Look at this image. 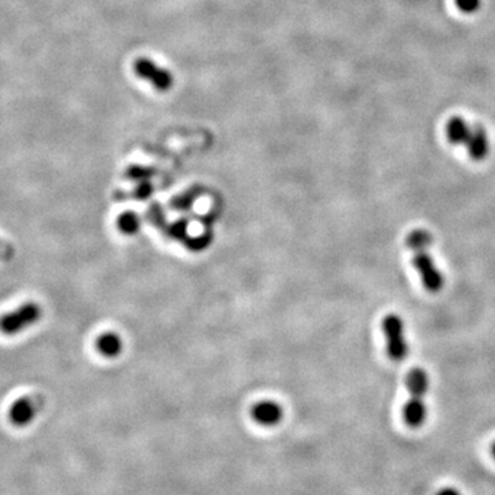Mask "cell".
Here are the masks:
<instances>
[{"label": "cell", "instance_id": "1", "mask_svg": "<svg viewBox=\"0 0 495 495\" xmlns=\"http://www.w3.org/2000/svg\"><path fill=\"white\" fill-rule=\"evenodd\" d=\"M406 244L414 252V267L418 271L425 289L432 293L439 292L443 288L444 278L428 253V248L432 245L430 232L423 229L413 230L407 235Z\"/></svg>", "mask_w": 495, "mask_h": 495}, {"label": "cell", "instance_id": "2", "mask_svg": "<svg viewBox=\"0 0 495 495\" xmlns=\"http://www.w3.org/2000/svg\"><path fill=\"white\" fill-rule=\"evenodd\" d=\"M43 318V308L34 301H28L0 317V333L17 336L32 328Z\"/></svg>", "mask_w": 495, "mask_h": 495}, {"label": "cell", "instance_id": "3", "mask_svg": "<svg viewBox=\"0 0 495 495\" xmlns=\"http://www.w3.org/2000/svg\"><path fill=\"white\" fill-rule=\"evenodd\" d=\"M383 331L387 340V352L391 359L403 361L409 355V343L404 336V324L396 314H390L383 319Z\"/></svg>", "mask_w": 495, "mask_h": 495}, {"label": "cell", "instance_id": "4", "mask_svg": "<svg viewBox=\"0 0 495 495\" xmlns=\"http://www.w3.org/2000/svg\"><path fill=\"white\" fill-rule=\"evenodd\" d=\"M282 417L284 410L281 404L274 400H260L252 407V418L263 427H274L279 424Z\"/></svg>", "mask_w": 495, "mask_h": 495}, {"label": "cell", "instance_id": "5", "mask_svg": "<svg viewBox=\"0 0 495 495\" xmlns=\"http://www.w3.org/2000/svg\"><path fill=\"white\" fill-rule=\"evenodd\" d=\"M37 414V406L31 397L17 399L8 410V420L15 427H27L34 421Z\"/></svg>", "mask_w": 495, "mask_h": 495}, {"label": "cell", "instance_id": "6", "mask_svg": "<svg viewBox=\"0 0 495 495\" xmlns=\"http://www.w3.org/2000/svg\"><path fill=\"white\" fill-rule=\"evenodd\" d=\"M468 153L470 156V159L480 161L483 159L487 157L489 150H490V142H489V136L484 128L476 126L472 127L470 135L465 143Z\"/></svg>", "mask_w": 495, "mask_h": 495}, {"label": "cell", "instance_id": "7", "mask_svg": "<svg viewBox=\"0 0 495 495\" xmlns=\"http://www.w3.org/2000/svg\"><path fill=\"white\" fill-rule=\"evenodd\" d=\"M403 418L411 428L421 427L427 420V407L423 397H410L403 407Z\"/></svg>", "mask_w": 495, "mask_h": 495}, {"label": "cell", "instance_id": "8", "mask_svg": "<svg viewBox=\"0 0 495 495\" xmlns=\"http://www.w3.org/2000/svg\"><path fill=\"white\" fill-rule=\"evenodd\" d=\"M95 347L102 357L116 358L123 351V340L120 338L119 334L113 331H107L99 336L95 341Z\"/></svg>", "mask_w": 495, "mask_h": 495}, {"label": "cell", "instance_id": "9", "mask_svg": "<svg viewBox=\"0 0 495 495\" xmlns=\"http://www.w3.org/2000/svg\"><path fill=\"white\" fill-rule=\"evenodd\" d=\"M470 131H472V127L462 117L450 119L446 127L447 138L453 145H465L470 135Z\"/></svg>", "mask_w": 495, "mask_h": 495}, {"label": "cell", "instance_id": "10", "mask_svg": "<svg viewBox=\"0 0 495 495\" xmlns=\"http://www.w3.org/2000/svg\"><path fill=\"white\" fill-rule=\"evenodd\" d=\"M117 226H119V230L121 231V232L132 235V234H136L138 230H139L140 222H139V219H138V216L135 213L127 212V213H123L121 216H119Z\"/></svg>", "mask_w": 495, "mask_h": 495}, {"label": "cell", "instance_id": "11", "mask_svg": "<svg viewBox=\"0 0 495 495\" xmlns=\"http://www.w3.org/2000/svg\"><path fill=\"white\" fill-rule=\"evenodd\" d=\"M456 4L462 13L470 14V13H475L479 10L482 0H456Z\"/></svg>", "mask_w": 495, "mask_h": 495}, {"label": "cell", "instance_id": "12", "mask_svg": "<svg viewBox=\"0 0 495 495\" xmlns=\"http://www.w3.org/2000/svg\"><path fill=\"white\" fill-rule=\"evenodd\" d=\"M436 495H461V493L453 487H446V489H442Z\"/></svg>", "mask_w": 495, "mask_h": 495}, {"label": "cell", "instance_id": "13", "mask_svg": "<svg viewBox=\"0 0 495 495\" xmlns=\"http://www.w3.org/2000/svg\"><path fill=\"white\" fill-rule=\"evenodd\" d=\"M491 453H493V456H494L495 458V443L493 444V447H491Z\"/></svg>", "mask_w": 495, "mask_h": 495}]
</instances>
